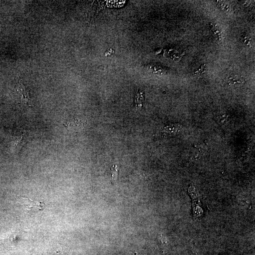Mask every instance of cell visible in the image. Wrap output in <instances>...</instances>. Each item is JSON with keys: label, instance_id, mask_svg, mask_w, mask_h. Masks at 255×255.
I'll use <instances>...</instances> for the list:
<instances>
[{"label": "cell", "instance_id": "obj_5", "mask_svg": "<svg viewBox=\"0 0 255 255\" xmlns=\"http://www.w3.org/2000/svg\"><path fill=\"white\" fill-rule=\"evenodd\" d=\"M18 90L22 100L24 102L27 103L29 99V92L27 91L25 86L22 84L20 85L18 88Z\"/></svg>", "mask_w": 255, "mask_h": 255}, {"label": "cell", "instance_id": "obj_4", "mask_svg": "<svg viewBox=\"0 0 255 255\" xmlns=\"http://www.w3.org/2000/svg\"><path fill=\"white\" fill-rule=\"evenodd\" d=\"M244 82V80L241 76L235 75L230 76L228 77L227 83L229 85H242Z\"/></svg>", "mask_w": 255, "mask_h": 255}, {"label": "cell", "instance_id": "obj_2", "mask_svg": "<svg viewBox=\"0 0 255 255\" xmlns=\"http://www.w3.org/2000/svg\"><path fill=\"white\" fill-rule=\"evenodd\" d=\"M20 204L25 207V209L30 210L33 208H38L39 209H43L45 204L38 201H34L29 198L21 197L20 198Z\"/></svg>", "mask_w": 255, "mask_h": 255}, {"label": "cell", "instance_id": "obj_3", "mask_svg": "<svg viewBox=\"0 0 255 255\" xmlns=\"http://www.w3.org/2000/svg\"><path fill=\"white\" fill-rule=\"evenodd\" d=\"M83 121L79 119H69L65 123V127L68 130H78L83 127Z\"/></svg>", "mask_w": 255, "mask_h": 255}, {"label": "cell", "instance_id": "obj_1", "mask_svg": "<svg viewBox=\"0 0 255 255\" xmlns=\"http://www.w3.org/2000/svg\"><path fill=\"white\" fill-rule=\"evenodd\" d=\"M28 140V134L26 131L20 136L16 137L11 144V150L13 153H18L21 150Z\"/></svg>", "mask_w": 255, "mask_h": 255}, {"label": "cell", "instance_id": "obj_6", "mask_svg": "<svg viewBox=\"0 0 255 255\" xmlns=\"http://www.w3.org/2000/svg\"><path fill=\"white\" fill-rule=\"evenodd\" d=\"M111 173H112V181L113 183L116 182L118 176V169L117 166L114 165L112 167L111 169Z\"/></svg>", "mask_w": 255, "mask_h": 255}, {"label": "cell", "instance_id": "obj_7", "mask_svg": "<svg viewBox=\"0 0 255 255\" xmlns=\"http://www.w3.org/2000/svg\"><path fill=\"white\" fill-rule=\"evenodd\" d=\"M205 64L201 66L198 70L196 71V72H195L194 74L196 75H200L201 74H203V73H204L206 71V66Z\"/></svg>", "mask_w": 255, "mask_h": 255}]
</instances>
